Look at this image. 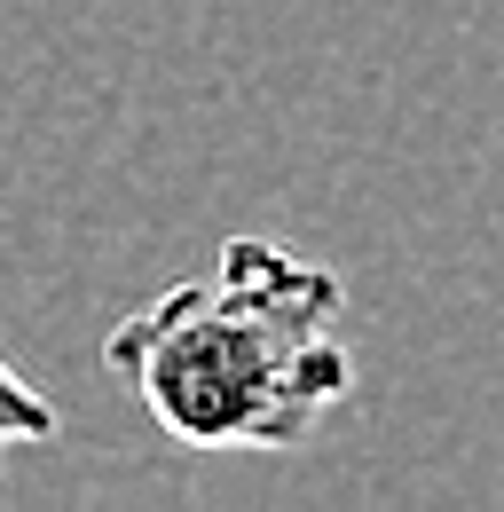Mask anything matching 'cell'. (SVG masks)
Listing matches in <instances>:
<instances>
[{"label": "cell", "mask_w": 504, "mask_h": 512, "mask_svg": "<svg viewBox=\"0 0 504 512\" xmlns=\"http://www.w3.org/2000/svg\"><path fill=\"white\" fill-rule=\"evenodd\" d=\"M347 284L268 237H229L213 276L142 300L103 371L182 449H300L347 402Z\"/></svg>", "instance_id": "obj_1"}, {"label": "cell", "mask_w": 504, "mask_h": 512, "mask_svg": "<svg viewBox=\"0 0 504 512\" xmlns=\"http://www.w3.org/2000/svg\"><path fill=\"white\" fill-rule=\"evenodd\" d=\"M56 434H63L56 402L24 379V371L0 363V457H8V449H32V442H56Z\"/></svg>", "instance_id": "obj_2"}]
</instances>
